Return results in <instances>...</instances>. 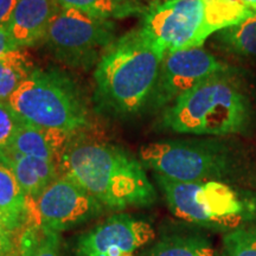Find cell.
<instances>
[{
  "label": "cell",
  "instance_id": "obj_5",
  "mask_svg": "<svg viewBox=\"0 0 256 256\" xmlns=\"http://www.w3.org/2000/svg\"><path fill=\"white\" fill-rule=\"evenodd\" d=\"M168 209L178 218L216 232H232L252 226L256 200L224 182L183 183L154 174Z\"/></svg>",
  "mask_w": 256,
  "mask_h": 256
},
{
  "label": "cell",
  "instance_id": "obj_24",
  "mask_svg": "<svg viewBox=\"0 0 256 256\" xmlns=\"http://www.w3.org/2000/svg\"><path fill=\"white\" fill-rule=\"evenodd\" d=\"M18 0H0V28H6Z\"/></svg>",
  "mask_w": 256,
  "mask_h": 256
},
{
  "label": "cell",
  "instance_id": "obj_3",
  "mask_svg": "<svg viewBox=\"0 0 256 256\" xmlns=\"http://www.w3.org/2000/svg\"><path fill=\"white\" fill-rule=\"evenodd\" d=\"M250 120L247 92L236 74L226 68L166 108L162 124L174 133L224 136L244 132Z\"/></svg>",
  "mask_w": 256,
  "mask_h": 256
},
{
  "label": "cell",
  "instance_id": "obj_29",
  "mask_svg": "<svg viewBox=\"0 0 256 256\" xmlns=\"http://www.w3.org/2000/svg\"><path fill=\"white\" fill-rule=\"evenodd\" d=\"M8 256H19V255H17V254H16V252H11V254H10Z\"/></svg>",
  "mask_w": 256,
  "mask_h": 256
},
{
  "label": "cell",
  "instance_id": "obj_28",
  "mask_svg": "<svg viewBox=\"0 0 256 256\" xmlns=\"http://www.w3.org/2000/svg\"><path fill=\"white\" fill-rule=\"evenodd\" d=\"M8 54H10V52H8ZM6 55H8V54H6ZM6 55H4V56H2V57H0V68H2V64L5 63Z\"/></svg>",
  "mask_w": 256,
  "mask_h": 256
},
{
  "label": "cell",
  "instance_id": "obj_23",
  "mask_svg": "<svg viewBox=\"0 0 256 256\" xmlns=\"http://www.w3.org/2000/svg\"><path fill=\"white\" fill-rule=\"evenodd\" d=\"M14 234L10 232L6 220L0 211V256H8L14 252Z\"/></svg>",
  "mask_w": 256,
  "mask_h": 256
},
{
  "label": "cell",
  "instance_id": "obj_27",
  "mask_svg": "<svg viewBox=\"0 0 256 256\" xmlns=\"http://www.w3.org/2000/svg\"><path fill=\"white\" fill-rule=\"evenodd\" d=\"M243 4H246L248 8H250L252 11L256 12V0H240Z\"/></svg>",
  "mask_w": 256,
  "mask_h": 256
},
{
  "label": "cell",
  "instance_id": "obj_17",
  "mask_svg": "<svg viewBox=\"0 0 256 256\" xmlns=\"http://www.w3.org/2000/svg\"><path fill=\"white\" fill-rule=\"evenodd\" d=\"M217 34L216 40L223 49L238 56L256 57V14Z\"/></svg>",
  "mask_w": 256,
  "mask_h": 256
},
{
  "label": "cell",
  "instance_id": "obj_18",
  "mask_svg": "<svg viewBox=\"0 0 256 256\" xmlns=\"http://www.w3.org/2000/svg\"><path fill=\"white\" fill-rule=\"evenodd\" d=\"M32 70L30 60L20 49L8 54L0 68V101H8Z\"/></svg>",
  "mask_w": 256,
  "mask_h": 256
},
{
  "label": "cell",
  "instance_id": "obj_22",
  "mask_svg": "<svg viewBox=\"0 0 256 256\" xmlns=\"http://www.w3.org/2000/svg\"><path fill=\"white\" fill-rule=\"evenodd\" d=\"M20 256H60V234L44 228L43 235L37 244Z\"/></svg>",
  "mask_w": 256,
  "mask_h": 256
},
{
  "label": "cell",
  "instance_id": "obj_19",
  "mask_svg": "<svg viewBox=\"0 0 256 256\" xmlns=\"http://www.w3.org/2000/svg\"><path fill=\"white\" fill-rule=\"evenodd\" d=\"M220 256H256V224L226 232Z\"/></svg>",
  "mask_w": 256,
  "mask_h": 256
},
{
  "label": "cell",
  "instance_id": "obj_2",
  "mask_svg": "<svg viewBox=\"0 0 256 256\" xmlns=\"http://www.w3.org/2000/svg\"><path fill=\"white\" fill-rule=\"evenodd\" d=\"M165 55L142 28L116 38L94 72L96 110L112 116H130L142 110L154 88Z\"/></svg>",
  "mask_w": 256,
  "mask_h": 256
},
{
  "label": "cell",
  "instance_id": "obj_8",
  "mask_svg": "<svg viewBox=\"0 0 256 256\" xmlns=\"http://www.w3.org/2000/svg\"><path fill=\"white\" fill-rule=\"evenodd\" d=\"M115 37L110 19L92 17L76 8H60L44 38L50 54L70 68L88 69L104 55Z\"/></svg>",
  "mask_w": 256,
  "mask_h": 256
},
{
  "label": "cell",
  "instance_id": "obj_26",
  "mask_svg": "<svg viewBox=\"0 0 256 256\" xmlns=\"http://www.w3.org/2000/svg\"><path fill=\"white\" fill-rule=\"evenodd\" d=\"M16 50H19V48L12 40L8 30L6 28H0V57Z\"/></svg>",
  "mask_w": 256,
  "mask_h": 256
},
{
  "label": "cell",
  "instance_id": "obj_15",
  "mask_svg": "<svg viewBox=\"0 0 256 256\" xmlns=\"http://www.w3.org/2000/svg\"><path fill=\"white\" fill-rule=\"evenodd\" d=\"M28 204L30 198L24 194L11 166L0 156V211L14 235L26 223Z\"/></svg>",
  "mask_w": 256,
  "mask_h": 256
},
{
  "label": "cell",
  "instance_id": "obj_12",
  "mask_svg": "<svg viewBox=\"0 0 256 256\" xmlns=\"http://www.w3.org/2000/svg\"><path fill=\"white\" fill-rule=\"evenodd\" d=\"M57 0H18L6 30L19 49L43 42L60 10Z\"/></svg>",
  "mask_w": 256,
  "mask_h": 256
},
{
  "label": "cell",
  "instance_id": "obj_9",
  "mask_svg": "<svg viewBox=\"0 0 256 256\" xmlns=\"http://www.w3.org/2000/svg\"><path fill=\"white\" fill-rule=\"evenodd\" d=\"M226 68L203 46L168 52L147 106L152 110L170 107L204 80Z\"/></svg>",
  "mask_w": 256,
  "mask_h": 256
},
{
  "label": "cell",
  "instance_id": "obj_6",
  "mask_svg": "<svg viewBox=\"0 0 256 256\" xmlns=\"http://www.w3.org/2000/svg\"><path fill=\"white\" fill-rule=\"evenodd\" d=\"M8 102L25 122L72 136L82 133L89 122L88 104L81 88L57 68H34Z\"/></svg>",
  "mask_w": 256,
  "mask_h": 256
},
{
  "label": "cell",
  "instance_id": "obj_21",
  "mask_svg": "<svg viewBox=\"0 0 256 256\" xmlns=\"http://www.w3.org/2000/svg\"><path fill=\"white\" fill-rule=\"evenodd\" d=\"M23 122L8 101H0V152L10 148Z\"/></svg>",
  "mask_w": 256,
  "mask_h": 256
},
{
  "label": "cell",
  "instance_id": "obj_7",
  "mask_svg": "<svg viewBox=\"0 0 256 256\" xmlns=\"http://www.w3.org/2000/svg\"><path fill=\"white\" fill-rule=\"evenodd\" d=\"M140 162L172 180L223 182L236 171V158L216 140H162L142 145Z\"/></svg>",
  "mask_w": 256,
  "mask_h": 256
},
{
  "label": "cell",
  "instance_id": "obj_4",
  "mask_svg": "<svg viewBox=\"0 0 256 256\" xmlns=\"http://www.w3.org/2000/svg\"><path fill=\"white\" fill-rule=\"evenodd\" d=\"M255 14L240 0H165L145 10L142 28L168 54L203 46L211 34Z\"/></svg>",
  "mask_w": 256,
  "mask_h": 256
},
{
  "label": "cell",
  "instance_id": "obj_20",
  "mask_svg": "<svg viewBox=\"0 0 256 256\" xmlns=\"http://www.w3.org/2000/svg\"><path fill=\"white\" fill-rule=\"evenodd\" d=\"M60 8H76L92 17L112 19L126 17L112 0H57Z\"/></svg>",
  "mask_w": 256,
  "mask_h": 256
},
{
  "label": "cell",
  "instance_id": "obj_14",
  "mask_svg": "<svg viewBox=\"0 0 256 256\" xmlns=\"http://www.w3.org/2000/svg\"><path fill=\"white\" fill-rule=\"evenodd\" d=\"M0 156L11 166L19 185L28 198H36L60 176V164L5 150Z\"/></svg>",
  "mask_w": 256,
  "mask_h": 256
},
{
  "label": "cell",
  "instance_id": "obj_13",
  "mask_svg": "<svg viewBox=\"0 0 256 256\" xmlns=\"http://www.w3.org/2000/svg\"><path fill=\"white\" fill-rule=\"evenodd\" d=\"M74 136L54 128L23 122L10 150L60 164L66 146Z\"/></svg>",
  "mask_w": 256,
  "mask_h": 256
},
{
  "label": "cell",
  "instance_id": "obj_25",
  "mask_svg": "<svg viewBox=\"0 0 256 256\" xmlns=\"http://www.w3.org/2000/svg\"><path fill=\"white\" fill-rule=\"evenodd\" d=\"M120 10H122L124 16H130L133 14L145 12L140 4V0H112Z\"/></svg>",
  "mask_w": 256,
  "mask_h": 256
},
{
  "label": "cell",
  "instance_id": "obj_16",
  "mask_svg": "<svg viewBox=\"0 0 256 256\" xmlns=\"http://www.w3.org/2000/svg\"><path fill=\"white\" fill-rule=\"evenodd\" d=\"M212 242L200 232L162 235L139 256H215Z\"/></svg>",
  "mask_w": 256,
  "mask_h": 256
},
{
  "label": "cell",
  "instance_id": "obj_11",
  "mask_svg": "<svg viewBox=\"0 0 256 256\" xmlns=\"http://www.w3.org/2000/svg\"><path fill=\"white\" fill-rule=\"evenodd\" d=\"M156 238L146 220L128 214H115L80 235L75 256H136Z\"/></svg>",
  "mask_w": 256,
  "mask_h": 256
},
{
  "label": "cell",
  "instance_id": "obj_10",
  "mask_svg": "<svg viewBox=\"0 0 256 256\" xmlns=\"http://www.w3.org/2000/svg\"><path fill=\"white\" fill-rule=\"evenodd\" d=\"M34 202L42 226L57 234L90 222L104 210L94 196L66 174L54 180Z\"/></svg>",
  "mask_w": 256,
  "mask_h": 256
},
{
  "label": "cell",
  "instance_id": "obj_1",
  "mask_svg": "<svg viewBox=\"0 0 256 256\" xmlns=\"http://www.w3.org/2000/svg\"><path fill=\"white\" fill-rule=\"evenodd\" d=\"M60 168L107 209L151 206L158 198L142 162L119 146L82 133L72 138Z\"/></svg>",
  "mask_w": 256,
  "mask_h": 256
}]
</instances>
